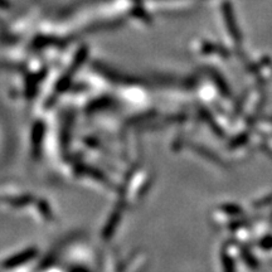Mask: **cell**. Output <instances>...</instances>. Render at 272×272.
Wrapping results in <instances>:
<instances>
[{
  "instance_id": "7a4b0ae2",
  "label": "cell",
  "mask_w": 272,
  "mask_h": 272,
  "mask_svg": "<svg viewBox=\"0 0 272 272\" xmlns=\"http://www.w3.org/2000/svg\"><path fill=\"white\" fill-rule=\"evenodd\" d=\"M222 262H223L224 272H236L234 261L231 256H228V255H224L223 259H222Z\"/></svg>"
},
{
  "instance_id": "3957f363",
  "label": "cell",
  "mask_w": 272,
  "mask_h": 272,
  "mask_svg": "<svg viewBox=\"0 0 272 272\" xmlns=\"http://www.w3.org/2000/svg\"><path fill=\"white\" fill-rule=\"evenodd\" d=\"M71 272H88L87 270L82 269V267H77V269H73Z\"/></svg>"
},
{
  "instance_id": "6da1fadb",
  "label": "cell",
  "mask_w": 272,
  "mask_h": 272,
  "mask_svg": "<svg viewBox=\"0 0 272 272\" xmlns=\"http://www.w3.org/2000/svg\"><path fill=\"white\" fill-rule=\"evenodd\" d=\"M36 255L37 251L34 250V248H29V250H25L20 253H16V255L9 257V259H6L5 261L3 262V269L10 270L22 266V265L27 264V262L30 261L32 259H34Z\"/></svg>"
},
{
  "instance_id": "277c9868",
  "label": "cell",
  "mask_w": 272,
  "mask_h": 272,
  "mask_svg": "<svg viewBox=\"0 0 272 272\" xmlns=\"http://www.w3.org/2000/svg\"><path fill=\"white\" fill-rule=\"evenodd\" d=\"M0 6H6V3L4 0H0Z\"/></svg>"
}]
</instances>
